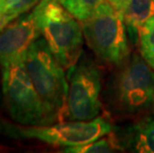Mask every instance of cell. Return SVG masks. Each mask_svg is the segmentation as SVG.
I'll return each mask as SVG.
<instances>
[{
	"label": "cell",
	"mask_w": 154,
	"mask_h": 153,
	"mask_svg": "<svg viewBox=\"0 0 154 153\" xmlns=\"http://www.w3.org/2000/svg\"><path fill=\"white\" fill-rule=\"evenodd\" d=\"M42 38L65 69L82 57L84 32L82 22L58 0H40L33 9Z\"/></svg>",
	"instance_id": "obj_1"
},
{
	"label": "cell",
	"mask_w": 154,
	"mask_h": 153,
	"mask_svg": "<svg viewBox=\"0 0 154 153\" xmlns=\"http://www.w3.org/2000/svg\"><path fill=\"white\" fill-rule=\"evenodd\" d=\"M2 93L11 118L20 124L49 125L58 118L37 92L24 62L2 69Z\"/></svg>",
	"instance_id": "obj_2"
},
{
	"label": "cell",
	"mask_w": 154,
	"mask_h": 153,
	"mask_svg": "<svg viewBox=\"0 0 154 153\" xmlns=\"http://www.w3.org/2000/svg\"><path fill=\"white\" fill-rule=\"evenodd\" d=\"M82 26L88 46L100 60L119 67L130 57L123 16L106 0Z\"/></svg>",
	"instance_id": "obj_3"
},
{
	"label": "cell",
	"mask_w": 154,
	"mask_h": 153,
	"mask_svg": "<svg viewBox=\"0 0 154 153\" xmlns=\"http://www.w3.org/2000/svg\"><path fill=\"white\" fill-rule=\"evenodd\" d=\"M111 84L114 109L122 115H137L154 107V72L142 56L133 55L122 65Z\"/></svg>",
	"instance_id": "obj_4"
},
{
	"label": "cell",
	"mask_w": 154,
	"mask_h": 153,
	"mask_svg": "<svg viewBox=\"0 0 154 153\" xmlns=\"http://www.w3.org/2000/svg\"><path fill=\"white\" fill-rule=\"evenodd\" d=\"M24 64L37 92L62 121L68 96L66 69L54 56L44 38L40 37L28 49Z\"/></svg>",
	"instance_id": "obj_5"
},
{
	"label": "cell",
	"mask_w": 154,
	"mask_h": 153,
	"mask_svg": "<svg viewBox=\"0 0 154 153\" xmlns=\"http://www.w3.org/2000/svg\"><path fill=\"white\" fill-rule=\"evenodd\" d=\"M68 96L63 120H91L101 110V75L99 67L80 58L67 70Z\"/></svg>",
	"instance_id": "obj_6"
},
{
	"label": "cell",
	"mask_w": 154,
	"mask_h": 153,
	"mask_svg": "<svg viewBox=\"0 0 154 153\" xmlns=\"http://www.w3.org/2000/svg\"><path fill=\"white\" fill-rule=\"evenodd\" d=\"M111 130L110 123L97 116L91 120H63L55 125L15 126L10 133L48 144L71 147L94 141L109 134Z\"/></svg>",
	"instance_id": "obj_7"
},
{
	"label": "cell",
	"mask_w": 154,
	"mask_h": 153,
	"mask_svg": "<svg viewBox=\"0 0 154 153\" xmlns=\"http://www.w3.org/2000/svg\"><path fill=\"white\" fill-rule=\"evenodd\" d=\"M41 37L34 12L13 20L0 31V66L24 62L28 49Z\"/></svg>",
	"instance_id": "obj_8"
},
{
	"label": "cell",
	"mask_w": 154,
	"mask_h": 153,
	"mask_svg": "<svg viewBox=\"0 0 154 153\" xmlns=\"http://www.w3.org/2000/svg\"><path fill=\"white\" fill-rule=\"evenodd\" d=\"M122 16L127 30L138 36L143 25L154 16V0H129Z\"/></svg>",
	"instance_id": "obj_9"
},
{
	"label": "cell",
	"mask_w": 154,
	"mask_h": 153,
	"mask_svg": "<svg viewBox=\"0 0 154 153\" xmlns=\"http://www.w3.org/2000/svg\"><path fill=\"white\" fill-rule=\"evenodd\" d=\"M125 143L134 152L154 153V119L143 120L130 128Z\"/></svg>",
	"instance_id": "obj_10"
},
{
	"label": "cell",
	"mask_w": 154,
	"mask_h": 153,
	"mask_svg": "<svg viewBox=\"0 0 154 153\" xmlns=\"http://www.w3.org/2000/svg\"><path fill=\"white\" fill-rule=\"evenodd\" d=\"M39 1L40 0H0L1 13L3 14L0 29L2 30L10 22L30 10L32 7L37 5Z\"/></svg>",
	"instance_id": "obj_11"
},
{
	"label": "cell",
	"mask_w": 154,
	"mask_h": 153,
	"mask_svg": "<svg viewBox=\"0 0 154 153\" xmlns=\"http://www.w3.org/2000/svg\"><path fill=\"white\" fill-rule=\"evenodd\" d=\"M138 40L140 55L154 70V16L139 30Z\"/></svg>",
	"instance_id": "obj_12"
},
{
	"label": "cell",
	"mask_w": 154,
	"mask_h": 153,
	"mask_svg": "<svg viewBox=\"0 0 154 153\" xmlns=\"http://www.w3.org/2000/svg\"><path fill=\"white\" fill-rule=\"evenodd\" d=\"M79 21L88 19L104 0H58Z\"/></svg>",
	"instance_id": "obj_13"
},
{
	"label": "cell",
	"mask_w": 154,
	"mask_h": 153,
	"mask_svg": "<svg viewBox=\"0 0 154 153\" xmlns=\"http://www.w3.org/2000/svg\"><path fill=\"white\" fill-rule=\"evenodd\" d=\"M121 147L119 145L117 141H114V139L111 137L103 136L99 139L91 142L86 143L82 145L71 146L66 147L64 152L69 153H109L113 152L116 149H120Z\"/></svg>",
	"instance_id": "obj_14"
},
{
	"label": "cell",
	"mask_w": 154,
	"mask_h": 153,
	"mask_svg": "<svg viewBox=\"0 0 154 153\" xmlns=\"http://www.w3.org/2000/svg\"><path fill=\"white\" fill-rule=\"evenodd\" d=\"M112 8H114L117 12H119L121 15L125 9L126 5L128 4L129 0H106Z\"/></svg>",
	"instance_id": "obj_15"
},
{
	"label": "cell",
	"mask_w": 154,
	"mask_h": 153,
	"mask_svg": "<svg viewBox=\"0 0 154 153\" xmlns=\"http://www.w3.org/2000/svg\"><path fill=\"white\" fill-rule=\"evenodd\" d=\"M2 20H3V14H2L1 12H0V24H1ZM0 31H1V29H0Z\"/></svg>",
	"instance_id": "obj_16"
},
{
	"label": "cell",
	"mask_w": 154,
	"mask_h": 153,
	"mask_svg": "<svg viewBox=\"0 0 154 153\" xmlns=\"http://www.w3.org/2000/svg\"><path fill=\"white\" fill-rule=\"evenodd\" d=\"M0 12H1V5H0Z\"/></svg>",
	"instance_id": "obj_17"
}]
</instances>
